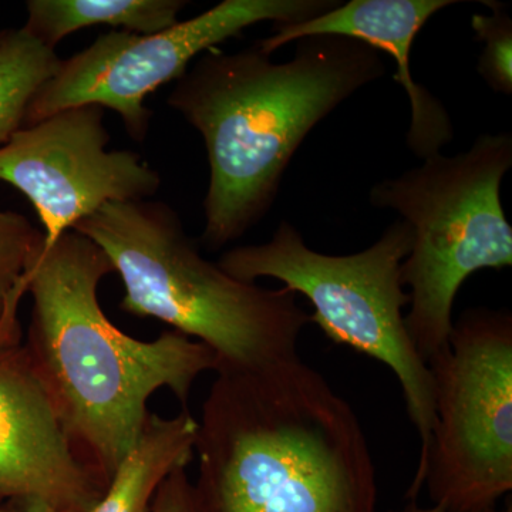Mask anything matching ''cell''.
Returning a JSON list of instances; mask_svg holds the SVG:
<instances>
[{
  "instance_id": "1",
  "label": "cell",
  "mask_w": 512,
  "mask_h": 512,
  "mask_svg": "<svg viewBox=\"0 0 512 512\" xmlns=\"http://www.w3.org/2000/svg\"><path fill=\"white\" fill-rule=\"evenodd\" d=\"M194 453L200 512H376L359 417L299 356L217 375Z\"/></svg>"
},
{
  "instance_id": "2",
  "label": "cell",
  "mask_w": 512,
  "mask_h": 512,
  "mask_svg": "<svg viewBox=\"0 0 512 512\" xmlns=\"http://www.w3.org/2000/svg\"><path fill=\"white\" fill-rule=\"evenodd\" d=\"M384 74L380 52L343 36L303 37L285 63L272 62L258 43L200 57L167 101L207 148L205 247L220 249L258 224L313 127Z\"/></svg>"
},
{
  "instance_id": "3",
  "label": "cell",
  "mask_w": 512,
  "mask_h": 512,
  "mask_svg": "<svg viewBox=\"0 0 512 512\" xmlns=\"http://www.w3.org/2000/svg\"><path fill=\"white\" fill-rule=\"evenodd\" d=\"M114 272L92 239L70 229L43 249L30 272V362L74 447L109 485L137 443L147 404L168 389L188 410L191 390L217 357L177 330L156 340L131 338L101 309L99 285Z\"/></svg>"
},
{
  "instance_id": "4",
  "label": "cell",
  "mask_w": 512,
  "mask_h": 512,
  "mask_svg": "<svg viewBox=\"0 0 512 512\" xmlns=\"http://www.w3.org/2000/svg\"><path fill=\"white\" fill-rule=\"evenodd\" d=\"M73 229L99 245L120 275L121 309L204 343L217 357V375L298 356L311 323L298 295L238 281L207 261L164 202H110Z\"/></svg>"
},
{
  "instance_id": "5",
  "label": "cell",
  "mask_w": 512,
  "mask_h": 512,
  "mask_svg": "<svg viewBox=\"0 0 512 512\" xmlns=\"http://www.w3.org/2000/svg\"><path fill=\"white\" fill-rule=\"evenodd\" d=\"M511 167V134H481L464 153L436 154L370 190L373 207L396 211L412 227V251L402 264L410 298L404 323L426 363L447 346L464 282L512 265V227L501 204Z\"/></svg>"
},
{
  "instance_id": "6",
  "label": "cell",
  "mask_w": 512,
  "mask_h": 512,
  "mask_svg": "<svg viewBox=\"0 0 512 512\" xmlns=\"http://www.w3.org/2000/svg\"><path fill=\"white\" fill-rule=\"evenodd\" d=\"M412 245V227L399 220L365 251L320 254L291 222L282 221L271 241L229 249L218 266L249 284L259 278L282 282L308 299L311 322L328 339L389 367L419 436L421 463L429 448L434 406L429 366L414 349L404 323L410 298L402 284V264Z\"/></svg>"
},
{
  "instance_id": "7",
  "label": "cell",
  "mask_w": 512,
  "mask_h": 512,
  "mask_svg": "<svg viewBox=\"0 0 512 512\" xmlns=\"http://www.w3.org/2000/svg\"><path fill=\"white\" fill-rule=\"evenodd\" d=\"M434 420L406 497L446 512L494 510L512 490V315L468 309L427 363Z\"/></svg>"
},
{
  "instance_id": "8",
  "label": "cell",
  "mask_w": 512,
  "mask_h": 512,
  "mask_svg": "<svg viewBox=\"0 0 512 512\" xmlns=\"http://www.w3.org/2000/svg\"><path fill=\"white\" fill-rule=\"evenodd\" d=\"M338 0H224L156 35L110 30L70 59L30 101L23 127L72 107L97 104L120 114L127 134L144 141L151 113L144 100L180 80L201 53L217 49L256 23L292 25L316 18Z\"/></svg>"
},
{
  "instance_id": "9",
  "label": "cell",
  "mask_w": 512,
  "mask_h": 512,
  "mask_svg": "<svg viewBox=\"0 0 512 512\" xmlns=\"http://www.w3.org/2000/svg\"><path fill=\"white\" fill-rule=\"evenodd\" d=\"M104 109L84 104L20 128L0 146V181L22 192L45 227V248L110 202L156 194L160 174L133 151L107 150Z\"/></svg>"
},
{
  "instance_id": "10",
  "label": "cell",
  "mask_w": 512,
  "mask_h": 512,
  "mask_svg": "<svg viewBox=\"0 0 512 512\" xmlns=\"http://www.w3.org/2000/svg\"><path fill=\"white\" fill-rule=\"evenodd\" d=\"M106 488L74 447L22 328L0 333V500L26 512H92Z\"/></svg>"
},
{
  "instance_id": "11",
  "label": "cell",
  "mask_w": 512,
  "mask_h": 512,
  "mask_svg": "<svg viewBox=\"0 0 512 512\" xmlns=\"http://www.w3.org/2000/svg\"><path fill=\"white\" fill-rule=\"evenodd\" d=\"M457 0H352L316 18L275 26L274 35L259 40L266 55L279 47L309 36L352 37L377 52H386L397 62L394 80L409 97L412 121L407 146L414 156L426 160L441 153L454 137L453 123L441 101L413 79L410 52L421 28L440 10Z\"/></svg>"
},
{
  "instance_id": "12",
  "label": "cell",
  "mask_w": 512,
  "mask_h": 512,
  "mask_svg": "<svg viewBox=\"0 0 512 512\" xmlns=\"http://www.w3.org/2000/svg\"><path fill=\"white\" fill-rule=\"evenodd\" d=\"M197 433L198 419L190 410L175 417L148 414L137 443L92 512H150L165 478L191 463Z\"/></svg>"
},
{
  "instance_id": "13",
  "label": "cell",
  "mask_w": 512,
  "mask_h": 512,
  "mask_svg": "<svg viewBox=\"0 0 512 512\" xmlns=\"http://www.w3.org/2000/svg\"><path fill=\"white\" fill-rule=\"evenodd\" d=\"M183 0H29L23 29L55 50L80 29L107 25L137 35H156L178 23Z\"/></svg>"
},
{
  "instance_id": "14",
  "label": "cell",
  "mask_w": 512,
  "mask_h": 512,
  "mask_svg": "<svg viewBox=\"0 0 512 512\" xmlns=\"http://www.w3.org/2000/svg\"><path fill=\"white\" fill-rule=\"evenodd\" d=\"M62 59L25 29L0 30V146L23 128L30 101Z\"/></svg>"
},
{
  "instance_id": "15",
  "label": "cell",
  "mask_w": 512,
  "mask_h": 512,
  "mask_svg": "<svg viewBox=\"0 0 512 512\" xmlns=\"http://www.w3.org/2000/svg\"><path fill=\"white\" fill-rule=\"evenodd\" d=\"M43 248L45 235L25 215L0 210V333L20 326V302Z\"/></svg>"
},
{
  "instance_id": "16",
  "label": "cell",
  "mask_w": 512,
  "mask_h": 512,
  "mask_svg": "<svg viewBox=\"0 0 512 512\" xmlns=\"http://www.w3.org/2000/svg\"><path fill=\"white\" fill-rule=\"evenodd\" d=\"M488 3V2H487ZM491 15H476L471 26L485 43L478 59V73L494 92L512 94V19L501 3H488Z\"/></svg>"
},
{
  "instance_id": "17",
  "label": "cell",
  "mask_w": 512,
  "mask_h": 512,
  "mask_svg": "<svg viewBox=\"0 0 512 512\" xmlns=\"http://www.w3.org/2000/svg\"><path fill=\"white\" fill-rule=\"evenodd\" d=\"M150 512H200L187 467L177 468L158 488Z\"/></svg>"
},
{
  "instance_id": "18",
  "label": "cell",
  "mask_w": 512,
  "mask_h": 512,
  "mask_svg": "<svg viewBox=\"0 0 512 512\" xmlns=\"http://www.w3.org/2000/svg\"><path fill=\"white\" fill-rule=\"evenodd\" d=\"M389 512H446L443 508L439 507V505H431V507H420L416 501H410L406 507L402 508V510L397 511H389Z\"/></svg>"
},
{
  "instance_id": "19",
  "label": "cell",
  "mask_w": 512,
  "mask_h": 512,
  "mask_svg": "<svg viewBox=\"0 0 512 512\" xmlns=\"http://www.w3.org/2000/svg\"><path fill=\"white\" fill-rule=\"evenodd\" d=\"M485 512H512V510H511V507L508 508V510H504V511H498V510H495V508H494V510L485 511Z\"/></svg>"
},
{
  "instance_id": "20",
  "label": "cell",
  "mask_w": 512,
  "mask_h": 512,
  "mask_svg": "<svg viewBox=\"0 0 512 512\" xmlns=\"http://www.w3.org/2000/svg\"><path fill=\"white\" fill-rule=\"evenodd\" d=\"M0 512H9V511H2V510H0ZM23 512H26V511H23Z\"/></svg>"
}]
</instances>
